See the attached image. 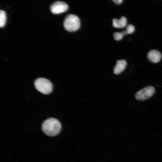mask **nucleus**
Here are the masks:
<instances>
[{
	"label": "nucleus",
	"mask_w": 162,
	"mask_h": 162,
	"mask_svg": "<svg viewBox=\"0 0 162 162\" xmlns=\"http://www.w3.org/2000/svg\"><path fill=\"white\" fill-rule=\"evenodd\" d=\"M61 124L57 119L50 118L45 120L42 125V129L46 135L52 136L57 135L60 131Z\"/></svg>",
	"instance_id": "obj_1"
},
{
	"label": "nucleus",
	"mask_w": 162,
	"mask_h": 162,
	"mask_svg": "<svg viewBox=\"0 0 162 162\" xmlns=\"http://www.w3.org/2000/svg\"><path fill=\"white\" fill-rule=\"evenodd\" d=\"M63 26L65 29L69 32H73L80 28V19L76 15L69 14L64 19Z\"/></svg>",
	"instance_id": "obj_2"
},
{
	"label": "nucleus",
	"mask_w": 162,
	"mask_h": 162,
	"mask_svg": "<svg viewBox=\"0 0 162 162\" xmlns=\"http://www.w3.org/2000/svg\"><path fill=\"white\" fill-rule=\"evenodd\" d=\"M34 85L36 89L44 94L50 93L52 90V85L48 79L39 78L34 82Z\"/></svg>",
	"instance_id": "obj_3"
},
{
	"label": "nucleus",
	"mask_w": 162,
	"mask_h": 162,
	"mask_svg": "<svg viewBox=\"0 0 162 162\" xmlns=\"http://www.w3.org/2000/svg\"><path fill=\"white\" fill-rule=\"evenodd\" d=\"M155 92L154 88L148 86L137 92L135 95V98L138 100H143L152 96Z\"/></svg>",
	"instance_id": "obj_4"
},
{
	"label": "nucleus",
	"mask_w": 162,
	"mask_h": 162,
	"mask_svg": "<svg viewBox=\"0 0 162 162\" xmlns=\"http://www.w3.org/2000/svg\"><path fill=\"white\" fill-rule=\"evenodd\" d=\"M68 8V5L66 3L58 1L53 3L51 5L50 9L52 14H57L66 12Z\"/></svg>",
	"instance_id": "obj_5"
},
{
	"label": "nucleus",
	"mask_w": 162,
	"mask_h": 162,
	"mask_svg": "<svg viewBox=\"0 0 162 162\" xmlns=\"http://www.w3.org/2000/svg\"><path fill=\"white\" fill-rule=\"evenodd\" d=\"M148 59L151 62L156 63L159 62L161 58L160 52L156 50H152L149 52L147 54Z\"/></svg>",
	"instance_id": "obj_6"
},
{
	"label": "nucleus",
	"mask_w": 162,
	"mask_h": 162,
	"mask_svg": "<svg viewBox=\"0 0 162 162\" xmlns=\"http://www.w3.org/2000/svg\"><path fill=\"white\" fill-rule=\"evenodd\" d=\"M126 61L124 60H118L113 70L114 74H118L121 73L125 69L127 65Z\"/></svg>",
	"instance_id": "obj_7"
},
{
	"label": "nucleus",
	"mask_w": 162,
	"mask_h": 162,
	"mask_svg": "<svg viewBox=\"0 0 162 162\" xmlns=\"http://www.w3.org/2000/svg\"><path fill=\"white\" fill-rule=\"evenodd\" d=\"M127 23V19L124 16L122 17L119 20L114 19L112 20V26L115 28H123L126 26Z\"/></svg>",
	"instance_id": "obj_8"
},
{
	"label": "nucleus",
	"mask_w": 162,
	"mask_h": 162,
	"mask_svg": "<svg viewBox=\"0 0 162 162\" xmlns=\"http://www.w3.org/2000/svg\"><path fill=\"white\" fill-rule=\"evenodd\" d=\"M6 14L4 11L1 10L0 11V27H3L5 25L6 20Z\"/></svg>",
	"instance_id": "obj_9"
},
{
	"label": "nucleus",
	"mask_w": 162,
	"mask_h": 162,
	"mask_svg": "<svg viewBox=\"0 0 162 162\" xmlns=\"http://www.w3.org/2000/svg\"><path fill=\"white\" fill-rule=\"evenodd\" d=\"M135 27L132 25L130 24L128 26L125 30L127 34H131L135 30Z\"/></svg>",
	"instance_id": "obj_10"
},
{
	"label": "nucleus",
	"mask_w": 162,
	"mask_h": 162,
	"mask_svg": "<svg viewBox=\"0 0 162 162\" xmlns=\"http://www.w3.org/2000/svg\"><path fill=\"white\" fill-rule=\"evenodd\" d=\"M123 36L122 32H116L113 34L114 39L116 40H121Z\"/></svg>",
	"instance_id": "obj_11"
},
{
	"label": "nucleus",
	"mask_w": 162,
	"mask_h": 162,
	"mask_svg": "<svg viewBox=\"0 0 162 162\" xmlns=\"http://www.w3.org/2000/svg\"><path fill=\"white\" fill-rule=\"evenodd\" d=\"M123 0H112V1L117 4H120L122 2Z\"/></svg>",
	"instance_id": "obj_12"
}]
</instances>
